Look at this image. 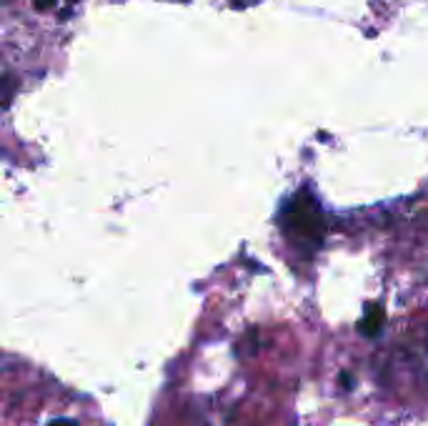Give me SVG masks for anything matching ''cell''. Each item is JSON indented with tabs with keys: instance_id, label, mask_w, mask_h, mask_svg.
Instances as JSON below:
<instances>
[{
	"instance_id": "6da1fadb",
	"label": "cell",
	"mask_w": 428,
	"mask_h": 426,
	"mask_svg": "<svg viewBox=\"0 0 428 426\" xmlns=\"http://www.w3.org/2000/svg\"><path fill=\"white\" fill-rule=\"evenodd\" d=\"M15 93H18L15 75H0V105H3V108L11 105V101L15 98Z\"/></svg>"
},
{
	"instance_id": "7a4b0ae2",
	"label": "cell",
	"mask_w": 428,
	"mask_h": 426,
	"mask_svg": "<svg viewBox=\"0 0 428 426\" xmlns=\"http://www.w3.org/2000/svg\"><path fill=\"white\" fill-rule=\"evenodd\" d=\"M56 3H58V0H33V6L38 8V11H51Z\"/></svg>"
}]
</instances>
